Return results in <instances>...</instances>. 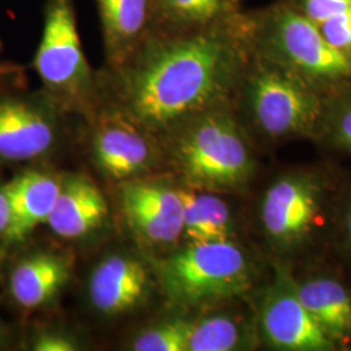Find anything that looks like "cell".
<instances>
[{"label": "cell", "mask_w": 351, "mask_h": 351, "mask_svg": "<svg viewBox=\"0 0 351 351\" xmlns=\"http://www.w3.org/2000/svg\"><path fill=\"white\" fill-rule=\"evenodd\" d=\"M82 123L42 88L0 90V164L43 163L80 134Z\"/></svg>", "instance_id": "6"}, {"label": "cell", "mask_w": 351, "mask_h": 351, "mask_svg": "<svg viewBox=\"0 0 351 351\" xmlns=\"http://www.w3.org/2000/svg\"><path fill=\"white\" fill-rule=\"evenodd\" d=\"M80 136L90 163L116 185L152 175L162 162L163 142L103 97L98 110L82 123Z\"/></svg>", "instance_id": "8"}, {"label": "cell", "mask_w": 351, "mask_h": 351, "mask_svg": "<svg viewBox=\"0 0 351 351\" xmlns=\"http://www.w3.org/2000/svg\"><path fill=\"white\" fill-rule=\"evenodd\" d=\"M110 217L108 199L86 172H64L63 184L46 226L64 243L94 237Z\"/></svg>", "instance_id": "15"}, {"label": "cell", "mask_w": 351, "mask_h": 351, "mask_svg": "<svg viewBox=\"0 0 351 351\" xmlns=\"http://www.w3.org/2000/svg\"><path fill=\"white\" fill-rule=\"evenodd\" d=\"M317 26L326 42L351 60V8Z\"/></svg>", "instance_id": "24"}, {"label": "cell", "mask_w": 351, "mask_h": 351, "mask_svg": "<svg viewBox=\"0 0 351 351\" xmlns=\"http://www.w3.org/2000/svg\"><path fill=\"white\" fill-rule=\"evenodd\" d=\"M242 20L152 30L125 63L99 71L101 97L164 145L190 119L232 101L250 55Z\"/></svg>", "instance_id": "1"}, {"label": "cell", "mask_w": 351, "mask_h": 351, "mask_svg": "<svg viewBox=\"0 0 351 351\" xmlns=\"http://www.w3.org/2000/svg\"><path fill=\"white\" fill-rule=\"evenodd\" d=\"M8 342H10V329L0 317V350L8 346Z\"/></svg>", "instance_id": "29"}, {"label": "cell", "mask_w": 351, "mask_h": 351, "mask_svg": "<svg viewBox=\"0 0 351 351\" xmlns=\"http://www.w3.org/2000/svg\"><path fill=\"white\" fill-rule=\"evenodd\" d=\"M184 206V234L189 243L230 241L232 215L226 202L210 193L180 189Z\"/></svg>", "instance_id": "19"}, {"label": "cell", "mask_w": 351, "mask_h": 351, "mask_svg": "<svg viewBox=\"0 0 351 351\" xmlns=\"http://www.w3.org/2000/svg\"><path fill=\"white\" fill-rule=\"evenodd\" d=\"M242 29L251 53L301 75L324 93L351 81L350 59L332 47L291 0L246 10Z\"/></svg>", "instance_id": "2"}, {"label": "cell", "mask_w": 351, "mask_h": 351, "mask_svg": "<svg viewBox=\"0 0 351 351\" xmlns=\"http://www.w3.org/2000/svg\"><path fill=\"white\" fill-rule=\"evenodd\" d=\"M33 68L42 88L66 112L88 120L101 101V75L88 63L77 26L75 0H46Z\"/></svg>", "instance_id": "5"}, {"label": "cell", "mask_w": 351, "mask_h": 351, "mask_svg": "<svg viewBox=\"0 0 351 351\" xmlns=\"http://www.w3.org/2000/svg\"><path fill=\"white\" fill-rule=\"evenodd\" d=\"M158 280L143 258L132 251H111L88 272L86 301L91 311L104 319H117L143 307Z\"/></svg>", "instance_id": "11"}, {"label": "cell", "mask_w": 351, "mask_h": 351, "mask_svg": "<svg viewBox=\"0 0 351 351\" xmlns=\"http://www.w3.org/2000/svg\"><path fill=\"white\" fill-rule=\"evenodd\" d=\"M64 172L33 164L5 182L11 226L4 239L10 250L24 243L39 226H46L59 198Z\"/></svg>", "instance_id": "14"}, {"label": "cell", "mask_w": 351, "mask_h": 351, "mask_svg": "<svg viewBox=\"0 0 351 351\" xmlns=\"http://www.w3.org/2000/svg\"><path fill=\"white\" fill-rule=\"evenodd\" d=\"M307 311L336 346L351 343V293L339 278L329 275L295 282Z\"/></svg>", "instance_id": "17"}, {"label": "cell", "mask_w": 351, "mask_h": 351, "mask_svg": "<svg viewBox=\"0 0 351 351\" xmlns=\"http://www.w3.org/2000/svg\"><path fill=\"white\" fill-rule=\"evenodd\" d=\"M11 226V208L5 190V182L0 181V245L4 246V239Z\"/></svg>", "instance_id": "28"}, {"label": "cell", "mask_w": 351, "mask_h": 351, "mask_svg": "<svg viewBox=\"0 0 351 351\" xmlns=\"http://www.w3.org/2000/svg\"><path fill=\"white\" fill-rule=\"evenodd\" d=\"M154 30L184 32L234 23L245 12L241 0H154Z\"/></svg>", "instance_id": "18"}, {"label": "cell", "mask_w": 351, "mask_h": 351, "mask_svg": "<svg viewBox=\"0 0 351 351\" xmlns=\"http://www.w3.org/2000/svg\"><path fill=\"white\" fill-rule=\"evenodd\" d=\"M324 95L301 75L250 52L230 103L268 138L314 137Z\"/></svg>", "instance_id": "4"}, {"label": "cell", "mask_w": 351, "mask_h": 351, "mask_svg": "<svg viewBox=\"0 0 351 351\" xmlns=\"http://www.w3.org/2000/svg\"><path fill=\"white\" fill-rule=\"evenodd\" d=\"M119 208L134 237L151 249L175 245L184 234L180 189L151 176L116 185Z\"/></svg>", "instance_id": "10"}, {"label": "cell", "mask_w": 351, "mask_h": 351, "mask_svg": "<svg viewBox=\"0 0 351 351\" xmlns=\"http://www.w3.org/2000/svg\"><path fill=\"white\" fill-rule=\"evenodd\" d=\"M328 201L324 177L311 172L281 176L262 199L264 233L282 250L302 247L326 224Z\"/></svg>", "instance_id": "9"}, {"label": "cell", "mask_w": 351, "mask_h": 351, "mask_svg": "<svg viewBox=\"0 0 351 351\" xmlns=\"http://www.w3.org/2000/svg\"><path fill=\"white\" fill-rule=\"evenodd\" d=\"M242 329L237 320L226 315H215L189 320L186 351H230L239 349Z\"/></svg>", "instance_id": "21"}, {"label": "cell", "mask_w": 351, "mask_h": 351, "mask_svg": "<svg viewBox=\"0 0 351 351\" xmlns=\"http://www.w3.org/2000/svg\"><path fill=\"white\" fill-rule=\"evenodd\" d=\"M25 349L30 351H80L85 343L75 329L65 326L40 324L34 326L25 339Z\"/></svg>", "instance_id": "23"}, {"label": "cell", "mask_w": 351, "mask_h": 351, "mask_svg": "<svg viewBox=\"0 0 351 351\" xmlns=\"http://www.w3.org/2000/svg\"><path fill=\"white\" fill-rule=\"evenodd\" d=\"M8 252H10V250L5 246L0 245V272H1L3 267H4V264L7 262V254Z\"/></svg>", "instance_id": "30"}, {"label": "cell", "mask_w": 351, "mask_h": 351, "mask_svg": "<svg viewBox=\"0 0 351 351\" xmlns=\"http://www.w3.org/2000/svg\"><path fill=\"white\" fill-rule=\"evenodd\" d=\"M164 143L172 146L176 169L193 188L239 189L254 171L245 126L230 101L190 119Z\"/></svg>", "instance_id": "3"}, {"label": "cell", "mask_w": 351, "mask_h": 351, "mask_svg": "<svg viewBox=\"0 0 351 351\" xmlns=\"http://www.w3.org/2000/svg\"><path fill=\"white\" fill-rule=\"evenodd\" d=\"M314 137L351 155V81L326 91Z\"/></svg>", "instance_id": "20"}, {"label": "cell", "mask_w": 351, "mask_h": 351, "mask_svg": "<svg viewBox=\"0 0 351 351\" xmlns=\"http://www.w3.org/2000/svg\"><path fill=\"white\" fill-rule=\"evenodd\" d=\"M293 4L316 25L346 12L351 8V0H291Z\"/></svg>", "instance_id": "25"}, {"label": "cell", "mask_w": 351, "mask_h": 351, "mask_svg": "<svg viewBox=\"0 0 351 351\" xmlns=\"http://www.w3.org/2000/svg\"><path fill=\"white\" fill-rule=\"evenodd\" d=\"M261 326L269 345L280 350L337 349L302 303L295 282L281 274L264 300Z\"/></svg>", "instance_id": "13"}, {"label": "cell", "mask_w": 351, "mask_h": 351, "mask_svg": "<svg viewBox=\"0 0 351 351\" xmlns=\"http://www.w3.org/2000/svg\"><path fill=\"white\" fill-rule=\"evenodd\" d=\"M101 20L106 64L114 69L125 63L150 36L155 24L154 0H95Z\"/></svg>", "instance_id": "16"}, {"label": "cell", "mask_w": 351, "mask_h": 351, "mask_svg": "<svg viewBox=\"0 0 351 351\" xmlns=\"http://www.w3.org/2000/svg\"><path fill=\"white\" fill-rule=\"evenodd\" d=\"M154 267L165 297L184 306L239 295L252 277L245 251L232 241L189 243Z\"/></svg>", "instance_id": "7"}, {"label": "cell", "mask_w": 351, "mask_h": 351, "mask_svg": "<svg viewBox=\"0 0 351 351\" xmlns=\"http://www.w3.org/2000/svg\"><path fill=\"white\" fill-rule=\"evenodd\" d=\"M75 256L66 245H45L21 254L8 269L5 289L13 306L32 314L51 308L71 285Z\"/></svg>", "instance_id": "12"}, {"label": "cell", "mask_w": 351, "mask_h": 351, "mask_svg": "<svg viewBox=\"0 0 351 351\" xmlns=\"http://www.w3.org/2000/svg\"><path fill=\"white\" fill-rule=\"evenodd\" d=\"M3 52L4 46L0 38V90L14 86H25L26 77L24 68L17 64L4 60Z\"/></svg>", "instance_id": "26"}, {"label": "cell", "mask_w": 351, "mask_h": 351, "mask_svg": "<svg viewBox=\"0 0 351 351\" xmlns=\"http://www.w3.org/2000/svg\"><path fill=\"white\" fill-rule=\"evenodd\" d=\"M339 237L342 249L351 258V194L345 198L339 216Z\"/></svg>", "instance_id": "27"}, {"label": "cell", "mask_w": 351, "mask_h": 351, "mask_svg": "<svg viewBox=\"0 0 351 351\" xmlns=\"http://www.w3.org/2000/svg\"><path fill=\"white\" fill-rule=\"evenodd\" d=\"M189 320L167 319L143 328L132 339L129 349L134 351H186Z\"/></svg>", "instance_id": "22"}]
</instances>
